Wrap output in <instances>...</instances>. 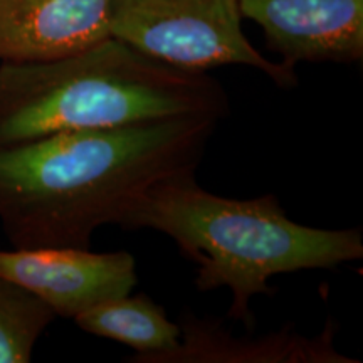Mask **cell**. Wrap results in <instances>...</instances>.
Wrapping results in <instances>:
<instances>
[{"instance_id": "277c9868", "label": "cell", "mask_w": 363, "mask_h": 363, "mask_svg": "<svg viewBox=\"0 0 363 363\" xmlns=\"http://www.w3.org/2000/svg\"><path fill=\"white\" fill-rule=\"evenodd\" d=\"M110 38L177 69L246 66L283 89L298 84L296 69L249 43L239 0H111Z\"/></svg>"}, {"instance_id": "3957f363", "label": "cell", "mask_w": 363, "mask_h": 363, "mask_svg": "<svg viewBox=\"0 0 363 363\" xmlns=\"http://www.w3.org/2000/svg\"><path fill=\"white\" fill-rule=\"evenodd\" d=\"M224 86L207 72L163 65L108 38L71 56L0 65V150L43 136L229 115Z\"/></svg>"}, {"instance_id": "5b68a950", "label": "cell", "mask_w": 363, "mask_h": 363, "mask_svg": "<svg viewBox=\"0 0 363 363\" xmlns=\"http://www.w3.org/2000/svg\"><path fill=\"white\" fill-rule=\"evenodd\" d=\"M0 276L24 286L66 320L130 294L138 284L133 254L81 247L0 249Z\"/></svg>"}, {"instance_id": "8992f818", "label": "cell", "mask_w": 363, "mask_h": 363, "mask_svg": "<svg viewBox=\"0 0 363 363\" xmlns=\"http://www.w3.org/2000/svg\"><path fill=\"white\" fill-rule=\"evenodd\" d=\"M284 66L363 59V0H239Z\"/></svg>"}, {"instance_id": "6da1fadb", "label": "cell", "mask_w": 363, "mask_h": 363, "mask_svg": "<svg viewBox=\"0 0 363 363\" xmlns=\"http://www.w3.org/2000/svg\"><path fill=\"white\" fill-rule=\"evenodd\" d=\"M220 120L66 131L0 150V227L13 249H91L158 182L197 172Z\"/></svg>"}, {"instance_id": "7a4b0ae2", "label": "cell", "mask_w": 363, "mask_h": 363, "mask_svg": "<svg viewBox=\"0 0 363 363\" xmlns=\"http://www.w3.org/2000/svg\"><path fill=\"white\" fill-rule=\"evenodd\" d=\"M120 227L170 238L195 264L199 293L227 288V318L256 328L254 296L274 294L269 279L335 269L363 257L362 229H318L289 219L278 195L230 199L199 185L195 172L165 179L136 201Z\"/></svg>"}, {"instance_id": "30bf717a", "label": "cell", "mask_w": 363, "mask_h": 363, "mask_svg": "<svg viewBox=\"0 0 363 363\" xmlns=\"http://www.w3.org/2000/svg\"><path fill=\"white\" fill-rule=\"evenodd\" d=\"M56 315L24 286L0 276V363H29Z\"/></svg>"}, {"instance_id": "ba28073f", "label": "cell", "mask_w": 363, "mask_h": 363, "mask_svg": "<svg viewBox=\"0 0 363 363\" xmlns=\"http://www.w3.org/2000/svg\"><path fill=\"white\" fill-rule=\"evenodd\" d=\"M111 0H0V65L78 54L110 38Z\"/></svg>"}, {"instance_id": "9c48e42d", "label": "cell", "mask_w": 363, "mask_h": 363, "mask_svg": "<svg viewBox=\"0 0 363 363\" xmlns=\"http://www.w3.org/2000/svg\"><path fill=\"white\" fill-rule=\"evenodd\" d=\"M72 321L84 333L133 348V357L170 352L180 343L179 323L145 293L106 299Z\"/></svg>"}, {"instance_id": "52a82bcc", "label": "cell", "mask_w": 363, "mask_h": 363, "mask_svg": "<svg viewBox=\"0 0 363 363\" xmlns=\"http://www.w3.org/2000/svg\"><path fill=\"white\" fill-rule=\"evenodd\" d=\"M180 343L170 352L130 357V363H358L335 348L338 326L333 318L316 337L286 325L262 337H234L222 320L190 311L179 316Z\"/></svg>"}]
</instances>
